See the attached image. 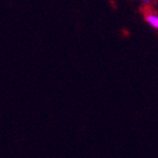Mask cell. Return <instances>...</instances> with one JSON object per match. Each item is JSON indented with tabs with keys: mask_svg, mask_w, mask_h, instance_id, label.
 Returning a JSON list of instances; mask_svg holds the SVG:
<instances>
[{
	"mask_svg": "<svg viewBox=\"0 0 158 158\" xmlns=\"http://www.w3.org/2000/svg\"><path fill=\"white\" fill-rule=\"evenodd\" d=\"M144 20L146 22L150 27H152L154 29H157L158 30V15L157 14H155V13H149V14H147L146 17H144Z\"/></svg>",
	"mask_w": 158,
	"mask_h": 158,
	"instance_id": "cell-1",
	"label": "cell"
}]
</instances>
